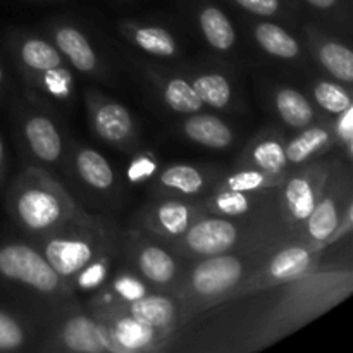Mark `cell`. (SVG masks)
I'll return each instance as SVG.
<instances>
[{
  "label": "cell",
  "mask_w": 353,
  "mask_h": 353,
  "mask_svg": "<svg viewBox=\"0 0 353 353\" xmlns=\"http://www.w3.org/2000/svg\"><path fill=\"white\" fill-rule=\"evenodd\" d=\"M52 41L62 57L83 74L97 76L102 72V62L95 48L79 28L69 23H55L50 26Z\"/></svg>",
  "instance_id": "cell-17"
},
{
  "label": "cell",
  "mask_w": 353,
  "mask_h": 353,
  "mask_svg": "<svg viewBox=\"0 0 353 353\" xmlns=\"http://www.w3.org/2000/svg\"><path fill=\"white\" fill-rule=\"evenodd\" d=\"M105 323L112 353H147L157 352L171 336L141 323L124 310H109L95 314Z\"/></svg>",
  "instance_id": "cell-13"
},
{
  "label": "cell",
  "mask_w": 353,
  "mask_h": 353,
  "mask_svg": "<svg viewBox=\"0 0 353 353\" xmlns=\"http://www.w3.org/2000/svg\"><path fill=\"white\" fill-rule=\"evenodd\" d=\"M181 134L192 143L210 150H226L234 143V130L219 116L203 114L202 110L188 114L181 123Z\"/></svg>",
  "instance_id": "cell-22"
},
{
  "label": "cell",
  "mask_w": 353,
  "mask_h": 353,
  "mask_svg": "<svg viewBox=\"0 0 353 353\" xmlns=\"http://www.w3.org/2000/svg\"><path fill=\"white\" fill-rule=\"evenodd\" d=\"M124 38L148 55L159 59H172L179 55V43L171 31L159 24L121 21L117 24Z\"/></svg>",
  "instance_id": "cell-21"
},
{
  "label": "cell",
  "mask_w": 353,
  "mask_h": 353,
  "mask_svg": "<svg viewBox=\"0 0 353 353\" xmlns=\"http://www.w3.org/2000/svg\"><path fill=\"white\" fill-rule=\"evenodd\" d=\"M119 310H124L168 336H171L179 326L178 300L169 292H152L128 305L119 307Z\"/></svg>",
  "instance_id": "cell-18"
},
{
  "label": "cell",
  "mask_w": 353,
  "mask_h": 353,
  "mask_svg": "<svg viewBox=\"0 0 353 353\" xmlns=\"http://www.w3.org/2000/svg\"><path fill=\"white\" fill-rule=\"evenodd\" d=\"M3 171H6V148H3V140L0 137V183L3 179Z\"/></svg>",
  "instance_id": "cell-42"
},
{
  "label": "cell",
  "mask_w": 353,
  "mask_h": 353,
  "mask_svg": "<svg viewBox=\"0 0 353 353\" xmlns=\"http://www.w3.org/2000/svg\"><path fill=\"white\" fill-rule=\"evenodd\" d=\"M353 200L352 196V176L347 168L336 162L331 172L323 195L317 200L316 207L310 216L295 234L296 241L323 252L327 240L333 236L336 228L340 226L347 205Z\"/></svg>",
  "instance_id": "cell-7"
},
{
  "label": "cell",
  "mask_w": 353,
  "mask_h": 353,
  "mask_svg": "<svg viewBox=\"0 0 353 353\" xmlns=\"http://www.w3.org/2000/svg\"><path fill=\"white\" fill-rule=\"evenodd\" d=\"M85 109L90 128L103 143L123 152H131L140 141L138 124L133 114L117 100L99 90L85 92Z\"/></svg>",
  "instance_id": "cell-10"
},
{
  "label": "cell",
  "mask_w": 353,
  "mask_h": 353,
  "mask_svg": "<svg viewBox=\"0 0 353 353\" xmlns=\"http://www.w3.org/2000/svg\"><path fill=\"white\" fill-rule=\"evenodd\" d=\"M310 9L321 14H338L343 7V0H303Z\"/></svg>",
  "instance_id": "cell-41"
},
{
  "label": "cell",
  "mask_w": 353,
  "mask_h": 353,
  "mask_svg": "<svg viewBox=\"0 0 353 353\" xmlns=\"http://www.w3.org/2000/svg\"><path fill=\"white\" fill-rule=\"evenodd\" d=\"M319 254L321 252L314 250L300 241L281 247L278 252L264 259V262L230 293L228 300L243 299V296L254 295L262 290L290 285L292 281L316 269Z\"/></svg>",
  "instance_id": "cell-9"
},
{
  "label": "cell",
  "mask_w": 353,
  "mask_h": 353,
  "mask_svg": "<svg viewBox=\"0 0 353 353\" xmlns=\"http://www.w3.org/2000/svg\"><path fill=\"white\" fill-rule=\"evenodd\" d=\"M23 137L31 155L43 164H57L64 152V141L57 124L48 116L31 112L23 121Z\"/></svg>",
  "instance_id": "cell-20"
},
{
  "label": "cell",
  "mask_w": 353,
  "mask_h": 353,
  "mask_svg": "<svg viewBox=\"0 0 353 353\" xmlns=\"http://www.w3.org/2000/svg\"><path fill=\"white\" fill-rule=\"evenodd\" d=\"M336 162L334 159H314L307 164L293 168L276 188L279 193L281 221L290 234L295 236L310 216L326 188Z\"/></svg>",
  "instance_id": "cell-4"
},
{
  "label": "cell",
  "mask_w": 353,
  "mask_h": 353,
  "mask_svg": "<svg viewBox=\"0 0 353 353\" xmlns=\"http://www.w3.org/2000/svg\"><path fill=\"white\" fill-rule=\"evenodd\" d=\"M236 168H252L271 174H288L292 168L286 159L285 134L274 126L259 131L240 154Z\"/></svg>",
  "instance_id": "cell-15"
},
{
  "label": "cell",
  "mask_w": 353,
  "mask_h": 353,
  "mask_svg": "<svg viewBox=\"0 0 353 353\" xmlns=\"http://www.w3.org/2000/svg\"><path fill=\"white\" fill-rule=\"evenodd\" d=\"M252 230L254 228L247 219H231V217L203 214L181 236L165 245L181 261L195 262L243 247L241 238L245 240Z\"/></svg>",
  "instance_id": "cell-5"
},
{
  "label": "cell",
  "mask_w": 353,
  "mask_h": 353,
  "mask_svg": "<svg viewBox=\"0 0 353 353\" xmlns=\"http://www.w3.org/2000/svg\"><path fill=\"white\" fill-rule=\"evenodd\" d=\"M148 78L154 83L157 88L159 95H161L162 102L178 114H195L203 109L202 100L193 90L192 81L179 74H169V72H159V71H147Z\"/></svg>",
  "instance_id": "cell-25"
},
{
  "label": "cell",
  "mask_w": 353,
  "mask_h": 353,
  "mask_svg": "<svg viewBox=\"0 0 353 353\" xmlns=\"http://www.w3.org/2000/svg\"><path fill=\"white\" fill-rule=\"evenodd\" d=\"M26 341V327L14 316L0 310V352L21 350V348H24Z\"/></svg>",
  "instance_id": "cell-36"
},
{
  "label": "cell",
  "mask_w": 353,
  "mask_h": 353,
  "mask_svg": "<svg viewBox=\"0 0 353 353\" xmlns=\"http://www.w3.org/2000/svg\"><path fill=\"white\" fill-rule=\"evenodd\" d=\"M286 174H271V172L259 171L252 168H236L231 174L221 179L212 188L236 190V192H271L283 183Z\"/></svg>",
  "instance_id": "cell-33"
},
{
  "label": "cell",
  "mask_w": 353,
  "mask_h": 353,
  "mask_svg": "<svg viewBox=\"0 0 353 353\" xmlns=\"http://www.w3.org/2000/svg\"><path fill=\"white\" fill-rule=\"evenodd\" d=\"M81 207L43 168H28L7 193V212L33 236H41L71 219Z\"/></svg>",
  "instance_id": "cell-2"
},
{
  "label": "cell",
  "mask_w": 353,
  "mask_h": 353,
  "mask_svg": "<svg viewBox=\"0 0 353 353\" xmlns=\"http://www.w3.org/2000/svg\"><path fill=\"white\" fill-rule=\"evenodd\" d=\"M14 54H16L24 74H33V72L47 71V69L65 64L64 57L54 45V41L43 40L40 37H31V34L17 38Z\"/></svg>",
  "instance_id": "cell-28"
},
{
  "label": "cell",
  "mask_w": 353,
  "mask_h": 353,
  "mask_svg": "<svg viewBox=\"0 0 353 353\" xmlns=\"http://www.w3.org/2000/svg\"><path fill=\"white\" fill-rule=\"evenodd\" d=\"M38 238L40 252L55 272L64 279L65 285L99 252L117 243V234L112 224L83 209H79L64 224Z\"/></svg>",
  "instance_id": "cell-3"
},
{
  "label": "cell",
  "mask_w": 353,
  "mask_h": 353,
  "mask_svg": "<svg viewBox=\"0 0 353 353\" xmlns=\"http://www.w3.org/2000/svg\"><path fill=\"white\" fill-rule=\"evenodd\" d=\"M245 12L257 17H278L288 12L286 0H231Z\"/></svg>",
  "instance_id": "cell-38"
},
{
  "label": "cell",
  "mask_w": 353,
  "mask_h": 353,
  "mask_svg": "<svg viewBox=\"0 0 353 353\" xmlns=\"http://www.w3.org/2000/svg\"><path fill=\"white\" fill-rule=\"evenodd\" d=\"M333 128L334 141L340 143L347 150L348 159H352V147H353V107L343 110L336 116L334 123H331Z\"/></svg>",
  "instance_id": "cell-39"
},
{
  "label": "cell",
  "mask_w": 353,
  "mask_h": 353,
  "mask_svg": "<svg viewBox=\"0 0 353 353\" xmlns=\"http://www.w3.org/2000/svg\"><path fill=\"white\" fill-rule=\"evenodd\" d=\"M24 76L31 86H34L38 92L47 93L52 99L65 100L71 97L72 74L65 65H57V68L47 69V71Z\"/></svg>",
  "instance_id": "cell-35"
},
{
  "label": "cell",
  "mask_w": 353,
  "mask_h": 353,
  "mask_svg": "<svg viewBox=\"0 0 353 353\" xmlns=\"http://www.w3.org/2000/svg\"><path fill=\"white\" fill-rule=\"evenodd\" d=\"M0 276L45 296L69 295L65 281L48 264L40 248L23 241L0 247Z\"/></svg>",
  "instance_id": "cell-8"
},
{
  "label": "cell",
  "mask_w": 353,
  "mask_h": 353,
  "mask_svg": "<svg viewBox=\"0 0 353 353\" xmlns=\"http://www.w3.org/2000/svg\"><path fill=\"white\" fill-rule=\"evenodd\" d=\"M203 214H207L203 200L162 196L157 202L138 210L134 216V226L161 240L162 243H169L181 236Z\"/></svg>",
  "instance_id": "cell-11"
},
{
  "label": "cell",
  "mask_w": 353,
  "mask_h": 353,
  "mask_svg": "<svg viewBox=\"0 0 353 353\" xmlns=\"http://www.w3.org/2000/svg\"><path fill=\"white\" fill-rule=\"evenodd\" d=\"M123 252L130 268L155 292L171 293L185 271L168 245L137 226L124 233Z\"/></svg>",
  "instance_id": "cell-6"
},
{
  "label": "cell",
  "mask_w": 353,
  "mask_h": 353,
  "mask_svg": "<svg viewBox=\"0 0 353 353\" xmlns=\"http://www.w3.org/2000/svg\"><path fill=\"white\" fill-rule=\"evenodd\" d=\"M43 350L68 353H112L105 323L92 312H74L59 321Z\"/></svg>",
  "instance_id": "cell-12"
},
{
  "label": "cell",
  "mask_w": 353,
  "mask_h": 353,
  "mask_svg": "<svg viewBox=\"0 0 353 353\" xmlns=\"http://www.w3.org/2000/svg\"><path fill=\"white\" fill-rule=\"evenodd\" d=\"M305 37L321 68L345 86L353 83V54L341 41L330 38L314 26H305Z\"/></svg>",
  "instance_id": "cell-19"
},
{
  "label": "cell",
  "mask_w": 353,
  "mask_h": 353,
  "mask_svg": "<svg viewBox=\"0 0 353 353\" xmlns=\"http://www.w3.org/2000/svg\"><path fill=\"white\" fill-rule=\"evenodd\" d=\"M152 292L155 290H152L140 274H137L128 265H123L109 276L105 285L93 292L88 309L92 314H105L109 310L128 305Z\"/></svg>",
  "instance_id": "cell-16"
},
{
  "label": "cell",
  "mask_w": 353,
  "mask_h": 353,
  "mask_svg": "<svg viewBox=\"0 0 353 353\" xmlns=\"http://www.w3.org/2000/svg\"><path fill=\"white\" fill-rule=\"evenodd\" d=\"M269 245L250 243L226 254L212 255L193 262L183 271L172 295L179 305V326L219 303L228 302L230 293L269 257Z\"/></svg>",
  "instance_id": "cell-1"
},
{
  "label": "cell",
  "mask_w": 353,
  "mask_h": 353,
  "mask_svg": "<svg viewBox=\"0 0 353 353\" xmlns=\"http://www.w3.org/2000/svg\"><path fill=\"white\" fill-rule=\"evenodd\" d=\"M314 102L324 112L338 116L343 110L353 107L350 86H345L338 81L330 79H319L312 86Z\"/></svg>",
  "instance_id": "cell-34"
},
{
  "label": "cell",
  "mask_w": 353,
  "mask_h": 353,
  "mask_svg": "<svg viewBox=\"0 0 353 353\" xmlns=\"http://www.w3.org/2000/svg\"><path fill=\"white\" fill-rule=\"evenodd\" d=\"M117 254V243L109 245L95 255L86 265H83L68 281L69 293H93L103 286L112 274L114 257Z\"/></svg>",
  "instance_id": "cell-31"
},
{
  "label": "cell",
  "mask_w": 353,
  "mask_h": 353,
  "mask_svg": "<svg viewBox=\"0 0 353 353\" xmlns=\"http://www.w3.org/2000/svg\"><path fill=\"white\" fill-rule=\"evenodd\" d=\"M252 34L259 47L268 55L283 61H293L302 55V45L290 31L272 21H259L252 24Z\"/></svg>",
  "instance_id": "cell-30"
},
{
  "label": "cell",
  "mask_w": 353,
  "mask_h": 353,
  "mask_svg": "<svg viewBox=\"0 0 353 353\" xmlns=\"http://www.w3.org/2000/svg\"><path fill=\"white\" fill-rule=\"evenodd\" d=\"M192 86L199 99L202 100L203 107L210 109H226L231 105L234 97V88L231 79L226 74L217 71L199 72L193 76Z\"/></svg>",
  "instance_id": "cell-32"
},
{
  "label": "cell",
  "mask_w": 353,
  "mask_h": 353,
  "mask_svg": "<svg viewBox=\"0 0 353 353\" xmlns=\"http://www.w3.org/2000/svg\"><path fill=\"white\" fill-rule=\"evenodd\" d=\"M353 230V200L350 203L347 205V209H345V214H343V219H341L340 226L336 228V231L333 233V236L327 240V245L326 247H331L333 243H336L338 240H341L343 236H347V234H350Z\"/></svg>",
  "instance_id": "cell-40"
},
{
  "label": "cell",
  "mask_w": 353,
  "mask_h": 353,
  "mask_svg": "<svg viewBox=\"0 0 353 353\" xmlns=\"http://www.w3.org/2000/svg\"><path fill=\"white\" fill-rule=\"evenodd\" d=\"M276 114L292 130H302L317 121L316 105L300 90L292 86H279L272 95Z\"/></svg>",
  "instance_id": "cell-29"
},
{
  "label": "cell",
  "mask_w": 353,
  "mask_h": 353,
  "mask_svg": "<svg viewBox=\"0 0 353 353\" xmlns=\"http://www.w3.org/2000/svg\"><path fill=\"white\" fill-rule=\"evenodd\" d=\"M300 133L292 140H286V159L290 168H299L314 159L323 157L336 145L331 123H314L299 130Z\"/></svg>",
  "instance_id": "cell-23"
},
{
  "label": "cell",
  "mask_w": 353,
  "mask_h": 353,
  "mask_svg": "<svg viewBox=\"0 0 353 353\" xmlns=\"http://www.w3.org/2000/svg\"><path fill=\"white\" fill-rule=\"evenodd\" d=\"M159 171V161L154 154L150 152H141V154L134 155L133 161L130 162L126 169L128 181L133 185H143V183L150 181Z\"/></svg>",
  "instance_id": "cell-37"
},
{
  "label": "cell",
  "mask_w": 353,
  "mask_h": 353,
  "mask_svg": "<svg viewBox=\"0 0 353 353\" xmlns=\"http://www.w3.org/2000/svg\"><path fill=\"white\" fill-rule=\"evenodd\" d=\"M265 193L236 192V190L212 188V193L203 199L207 214L231 219H250L264 209Z\"/></svg>",
  "instance_id": "cell-24"
},
{
  "label": "cell",
  "mask_w": 353,
  "mask_h": 353,
  "mask_svg": "<svg viewBox=\"0 0 353 353\" xmlns=\"http://www.w3.org/2000/svg\"><path fill=\"white\" fill-rule=\"evenodd\" d=\"M216 169L202 168L193 164H174L157 171L150 179L152 190L155 196H181L193 199L212 186L216 179Z\"/></svg>",
  "instance_id": "cell-14"
},
{
  "label": "cell",
  "mask_w": 353,
  "mask_h": 353,
  "mask_svg": "<svg viewBox=\"0 0 353 353\" xmlns=\"http://www.w3.org/2000/svg\"><path fill=\"white\" fill-rule=\"evenodd\" d=\"M3 81H6V72H3V68H2V64H0V93H2V86H3Z\"/></svg>",
  "instance_id": "cell-43"
},
{
  "label": "cell",
  "mask_w": 353,
  "mask_h": 353,
  "mask_svg": "<svg viewBox=\"0 0 353 353\" xmlns=\"http://www.w3.org/2000/svg\"><path fill=\"white\" fill-rule=\"evenodd\" d=\"M196 21L207 43L217 52H230L236 45V30L233 21L219 6L200 2L196 7Z\"/></svg>",
  "instance_id": "cell-27"
},
{
  "label": "cell",
  "mask_w": 353,
  "mask_h": 353,
  "mask_svg": "<svg viewBox=\"0 0 353 353\" xmlns=\"http://www.w3.org/2000/svg\"><path fill=\"white\" fill-rule=\"evenodd\" d=\"M71 161L76 176L90 190L105 193L116 186V172H114L110 162L100 152L86 147V145H76L72 148Z\"/></svg>",
  "instance_id": "cell-26"
}]
</instances>
